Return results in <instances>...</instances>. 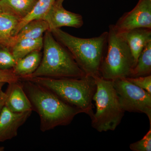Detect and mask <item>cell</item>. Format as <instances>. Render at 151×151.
<instances>
[{
	"label": "cell",
	"mask_w": 151,
	"mask_h": 151,
	"mask_svg": "<svg viewBox=\"0 0 151 151\" xmlns=\"http://www.w3.org/2000/svg\"><path fill=\"white\" fill-rule=\"evenodd\" d=\"M20 80L31 104L32 111L39 116L42 132L69 125L76 115L83 113L46 87L29 80Z\"/></svg>",
	"instance_id": "1"
},
{
	"label": "cell",
	"mask_w": 151,
	"mask_h": 151,
	"mask_svg": "<svg viewBox=\"0 0 151 151\" xmlns=\"http://www.w3.org/2000/svg\"><path fill=\"white\" fill-rule=\"evenodd\" d=\"M58 42L68 50L86 75H100V69L107 48L108 32L90 38L70 35L60 28L50 30Z\"/></svg>",
	"instance_id": "2"
},
{
	"label": "cell",
	"mask_w": 151,
	"mask_h": 151,
	"mask_svg": "<svg viewBox=\"0 0 151 151\" xmlns=\"http://www.w3.org/2000/svg\"><path fill=\"white\" fill-rule=\"evenodd\" d=\"M20 79L29 80L46 87L65 103L80 109L91 118L94 114L92 101L96 85L93 76L86 75L80 78L37 77Z\"/></svg>",
	"instance_id": "3"
},
{
	"label": "cell",
	"mask_w": 151,
	"mask_h": 151,
	"mask_svg": "<svg viewBox=\"0 0 151 151\" xmlns=\"http://www.w3.org/2000/svg\"><path fill=\"white\" fill-rule=\"evenodd\" d=\"M43 52L39 66L31 75L21 78H80L86 76L66 47L47 31L43 38Z\"/></svg>",
	"instance_id": "4"
},
{
	"label": "cell",
	"mask_w": 151,
	"mask_h": 151,
	"mask_svg": "<svg viewBox=\"0 0 151 151\" xmlns=\"http://www.w3.org/2000/svg\"><path fill=\"white\" fill-rule=\"evenodd\" d=\"M93 77L96 85L93 98L96 111L91 118L92 127L100 132L114 131L121 123L125 111L120 105L113 81L100 75Z\"/></svg>",
	"instance_id": "5"
},
{
	"label": "cell",
	"mask_w": 151,
	"mask_h": 151,
	"mask_svg": "<svg viewBox=\"0 0 151 151\" xmlns=\"http://www.w3.org/2000/svg\"><path fill=\"white\" fill-rule=\"evenodd\" d=\"M108 34L107 48L100 67V76L112 81L129 77L135 63L127 40L114 24L109 25Z\"/></svg>",
	"instance_id": "6"
},
{
	"label": "cell",
	"mask_w": 151,
	"mask_h": 151,
	"mask_svg": "<svg viewBox=\"0 0 151 151\" xmlns=\"http://www.w3.org/2000/svg\"><path fill=\"white\" fill-rule=\"evenodd\" d=\"M113 82L122 109L125 112L145 113L151 126V94L126 78H118Z\"/></svg>",
	"instance_id": "7"
},
{
	"label": "cell",
	"mask_w": 151,
	"mask_h": 151,
	"mask_svg": "<svg viewBox=\"0 0 151 151\" xmlns=\"http://www.w3.org/2000/svg\"><path fill=\"white\" fill-rule=\"evenodd\" d=\"M114 25L120 32L138 28L151 29V0H139L135 7L124 14Z\"/></svg>",
	"instance_id": "8"
},
{
	"label": "cell",
	"mask_w": 151,
	"mask_h": 151,
	"mask_svg": "<svg viewBox=\"0 0 151 151\" xmlns=\"http://www.w3.org/2000/svg\"><path fill=\"white\" fill-rule=\"evenodd\" d=\"M32 112L29 111L15 113L5 106L0 116V142L16 137L19 128L27 121Z\"/></svg>",
	"instance_id": "9"
},
{
	"label": "cell",
	"mask_w": 151,
	"mask_h": 151,
	"mask_svg": "<svg viewBox=\"0 0 151 151\" xmlns=\"http://www.w3.org/2000/svg\"><path fill=\"white\" fill-rule=\"evenodd\" d=\"M43 19L48 23L50 31L64 26L79 28L84 24L81 15L66 10L55 2Z\"/></svg>",
	"instance_id": "10"
},
{
	"label": "cell",
	"mask_w": 151,
	"mask_h": 151,
	"mask_svg": "<svg viewBox=\"0 0 151 151\" xmlns=\"http://www.w3.org/2000/svg\"><path fill=\"white\" fill-rule=\"evenodd\" d=\"M5 92V106L12 112L21 113L32 111L31 104L21 84L20 80L9 84Z\"/></svg>",
	"instance_id": "11"
},
{
	"label": "cell",
	"mask_w": 151,
	"mask_h": 151,
	"mask_svg": "<svg viewBox=\"0 0 151 151\" xmlns=\"http://www.w3.org/2000/svg\"><path fill=\"white\" fill-rule=\"evenodd\" d=\"M121 32L129 47L135 65L143 49L151 42V29L138 28Z\"/></svg>",
	"instance_id": "12"
},
{
	"label": "cell",
	"mask_w": 151,
	"mask_h": 151,
	"mask_svg": "<svg viewBox=\"0 0 151 151\" xmlns=\"http://www.w3.org/2000/svg\"><path fill=\"white\" fill-rule=\"evenodd\" d=\"M49 30L48 23L44 19L34 20L28 23L16 35L11 38L6 47L10 49L19 41L25 39L43 37V34Z\"/></svg>",
	"instance_id": "13"
},
{
	"label": "cell",
	"mask_w": 151,
	"mask_h": 151,
	"mask_svg": "<svg viewBox=\"0 0 151 151\" xmlns=\"http://www.w3.org/2000/svg\"><path fill=\"white\" fill-rule=\"evenodd\" d=\"M38 0H1L0 7L2 12L17 18L20 20L32 10Z\"/></svg>",
	"instance_id": "14"
},
{
	"label": "cell",
	"mask_w": 151,
	"mask_h": 151,
	"mask_svg": "<svg viewBox=\"0 0 151 151\" xmlns=\"http://www.w3.org/2000/svg\"><path fill=\"white\" fill-rule=\"evenodd\" d=\"M42 56L41 51L37 50L18 60L12 68L14 73L20 78L31 75L39 66Z\"/></svg>",
	"instance_id": "15"
},
{
	"label": "cell",
	"mask_w": 151,
	"mask_h": 151,
	"mask_svg": "<svg viewBox=\"0 0 151 151\" xmlns=\"http://www.w3.org/2000/svg\"><path fill=\"white\" fill-rule=\"evenodd\" d=\"M43 46V37L36 39H25L19 41L10 50L17 61L32 52L41 51Z\"/></svg>",
	"instance_id": "16"
},
{
	"label": "cell",
	"mask_w": 151,
	"mask_h": 151,
	"mask_svg": "<svg viewBox=\"0 0 151 151\" xmlns=\"http://www.w3.org/2000/svg\"><path fill=\"white\" fill-rule=\"evenodd\" d=\"M55 1L56 0H38L29 14L19 22L14 35L29 22L34 20L43 19Z\"/></svg>",
	"instance_id": "17"
},
{
	"label": "cell",
	"mask_w": 151,
	"mask_h": 151,
	"mask_svg": "<svg viewBox=\"0 0 151 151\" xmlns=\"http://www.w3.org/2000/svg\"><path fill=\"white\" fill-rule=\"evenodd\" d=\"M20 19L13 16L0 13V45L6 47L15 32Z\"/></svg>",
	"instance_id": "18"
},
{
	"label": "cell",
	"mask_w": 151,
	"mask_h": 151,
	"mask_svg": "<svg viewBox=\"0 0 151 151\" xmlns=\"http://www.w3.org/2000/svg\"><path fill=\"white\" fill-rule=\"evenodd\" d=\"M151 73V42L143 49L133 68L129 77H137L150 75Z\"/></svg>",
	"instance_id": "19"
},
{
	"label": "cell",
	"mask_w": 151,
	"mask_h": 151,
	"mask_svg": "<svg viewBox=\"0 0 151 151\" xmlns=\"http://www.w3.org/2000/svg\"><path fill=\"white\" fill-rule=\"evenodd\" d=\"M16 63L17 60L10 50L5 47L4 48L0 49V69H12Z\"/></svg>",
	"instance_id": "20"
},
{
	"label": "cell",
	"mask_w": 151,
	"mask_h": 151,
	"mask_svg": "<svg viewBox=\"0 0 151 151\" xmlns=\"http://www.w3.org/2000/svg\"><path fill=\"white\" fill-rule=\"evenodd\" d=\"M129 147L133 151H151V126L144 137L140 140L131 144Z\"/></svg>",
	"instance_id": "21"
},
{
	"label": "cell",
	"mask_w": 151,
	"mask_h": 151,
	"mask_svg": "<svg viewBox=\"0 0 151 151\" xmlns=\"http://www.w3.org/2000/svg\"><path fill=\"white\" fill-rule=\"evenodd\" d=\"M126 78L132 84L151 94V75L137 77H127Z\"/></svg>",
	"instance_id": "22"
},
{
	"label": "cell",
	"mask_w": 151,
	"mask_h": 151,
	"mask_svg": "<svg viewBox=\"0 0 151 151\" xmlns=\"http://www.w3.org/2000/svg\"><path fill=\"white\" fill-rule=\"evenodd\" d=\"M19 80V77L14 73L12 69L8 70L0 69V82L9 84L17 82Z\"/></svg>",
	"instance_id": "23"
},
{
	"label": "cell",
	"mask_w": 151,
	"mask_h": 151,
	"mask_svg": "<svg viewBox=\"0 0 151 151\" xmlns=\"http://www.w3.org/2000/svg\"><path fill=\"white\" fill-rule=\"evenodd\" d=\"M6 94L2 90L0 91V116L1 114L3 108L5 105Z\"/></svg>",
	"instance_id": "24"
},
{
	"label": "cell",
	"mask_w": 151,
	"mask_h": 151,
	"mask_svg": "<svg viewBox=\"0 0 151 151\" xmlns=\"http://www.w3.org/2000/svg\"><path fill=\"white\" fill-rule=\"evenodd\" d=\"M64 1V0H56L55 3H56V4H57L60 5H62Z\"/></svg>",
	"instance_id": "25"
},
{
	"label": "cell",
	"mask_w": 151,
	"mask_h": 151,
	"mask_svg": "<svg viewBox=\"0 0 151 151\" xmlns=\"http://www.w3.org/2000/svg\"><path fill=\"white\" fill-rule=\"evenodd\" d=\"M5 84V83H3V82H0V91L2 90L3 86Z\"/></svg>",
	"instance_id": "26"
},
{
	"label": "cell",
	"mask_w": 151,
	"mask_h": 151,
	"mask_svg": "<svg viewBox=\"0 0 151 151\" xmlns=\"http://www.w3.org/2000/svg\"><path fill=\"white\" fill-rule=\"evenodd\" d=\"M4 147H0V151H3L4 150Z\"/></svg>",
	"instance_id": "27"
},
{
	"label": "cell",
	"mask_w": 151,
	"mask_h": 151,
	"mask_svg": "<svg viewBox=\"0 0 151 151\" xmlns=\"http://www.w3.org/2000/svg\"><path fill=\"white\" fill-rule=\"evenodd\" d=\"M2 10H1V7H0V13L1 12H2Z\"/></svg>",
	"instance_id": "28"
},
{
	"label": "cell",
	"mask_w": 151,
	"mask_h": 151,
	"mask_svg": "<svg viewBox=\"0 0 151 151\" xmlns=\"http://www.w3.org/2000/svg\"><path fill=\"white\" fill-rule=\"evenodd\" d=\"M1 1V0H0V1Z\"/></svg>",
	"instance_id": "29"
}]
</instances>
